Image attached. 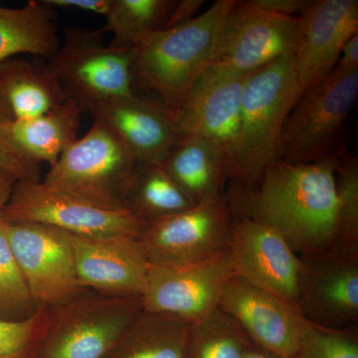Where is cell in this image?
Segmentation results:
<instances>
[{
	"label": "cell",
	"instance_id": "obj_1",
	"mask_svg": "<svg viewBox=\"0 0 358 358\" xmlns=\"http://www.w3.org/2000/svg\"><path fill=\"white\" fill-rule=\"evenodd\" d=\"M338 152L312 164L279 160L253 187L231 185L225 195L231 214L270 226L299 256L334 253Z\"/></svg>",
	"mask_w": 358,
	"mask_h": 358
},
{
	"label": "cell",
	"instance_id": "obj_2",
	"mask_svg": "<svg viewBox=\"0 0 358 358\" xmlns=\"http://www.w3.org/2000/svg\"><path fill=\"white\" fill-rule=\"evenodd\" d=\"M294 56L277 59L247 80L236 148L226 169L232 185L253 187L268 167L281 160L285 122L303 95Z\"/></svg>",
	"mask_w": 358,
	"mask_h": 358
},
{
	"label": "cell",
	"instance_id": "obj_3",
	"mask_svg": "<svg viewBox=\"0 0 358 358\" xmlns=\"http://www.w3.org/2000/svg\"><path fill=\"white\" fill-rule=\"evenodd\" d=\"M234 3L218 0L189 22L143 36L133 47L136 91L152 92L173 115L203 73L221 23Z\"/></svg>",
	"mask_w": 358,
	"mask_h": 358
},
{
	"label": "cell",
	"instance_id": "obj_4",
	"mask_svg": "<svg viewBox=\"0 0 358 358\" xmlns=\"http://www.w3.org/2000/svg\"><path fill=\"white\" fill-rule=\"evenodd\" d=\"M102 29L68 28L46 68L62 87L66 100L83 113L138 94L133 48L103 43Z\"/></svg>",
	"mask_w": 358,
	"mask_h": 358
},
{
	"label": "cell",
	"instance_id": "obj_5",
	"mask_svg": "<svg viewBox=\"0 0 358 358\" xmlns=\"http://www.w3.org/2000/svg\"><path fill=\"white\" fill-rule=\"evenodd\" d=\"M301 17H289L235 1L221 23L213 51L199 79L241 77L286 55L300 42Z\"/></svg>",
	"mask_w": 358,
	"mask_h": 358
},
{
	"label": "cell",
	"instance_id": "obj_6",
	"mask_svg": "<svg viewBox=\"0 0 358 358\" xmlns=\"http://www.w3.org/2000/svg\"><path fill=\"white\" fill-rule=\"evenodd\" d=\"M138 164L117 134L95 120L88 133L50 166L42 182L102 206L124 207Z\"/></svg>",
	"mask_w": 358,
	"mask_h": 358
},
{
	"label": "cell",
	"instance_id": "obj_7",
	"mask_svg": "<svg viewBox=\"0 0 358 358\" xmlns=\"http://www.w3.org/2000/svg\"><path fill=\"white\" fill-rule=\"evenodd\" d=\"M143 310L141 298L89 291L52 308L37 358H107Z\"/></svg>",
	"mask_w": 358,
	"mask_h": 358
},
{
	"label": "cell",
	"instance_id": "obj_8",
	"mask_svg": "<svg viewBox=\"0 0 358 358\" xmlns=\"http://www.w3.org/2000/svg\"><path fill=\"white\" fill-rule=\"evenodd\" d=\"M357 96L358 71H331L306 90L285 122L281 160L312 164L338 154V141Z\"/></svg>",
	"mask_w": 358,
	"mask_h": 358
},
{
	"label": "cell",
	"instance_id": "obj_9",
	"mask_svg": "<svg viewBox=\"0 0 358 358\" xmlns=\"http://www.w3.org/2000/svg\"><path fill=\"white\" fill-rule=\"evenodd\" d=\"M4 222H35L76 236L140 238L147 227L124 207L102 206L52 189L42 181H16L1 212Z\"/></svg>",
	"mask_w": 358,
	"mask_h": 358
},
{
	"label": "cell",
	"instance_id": "obj_10",
	"mask_svg": "<svg viewBox=\"0 0 358 358\" xmlns=\"http://www.w3.org/2000/svg\"><path fill=\"white\" fill-rule=\"evenodd\" d=\"M233 218L225 195L150 224L138 239L150 266L207 262L229 248Z\"/></svg>",
	"mask_w": 358,
	"mask_h": 358
},
{
	"label": "cell",
	"instance_id": "obj_11",
	"mask_svg": "<svg viewBox=\"0 0 358 358\" xmlns=\"http://www.w3.org/2000/svg\"><path fill=\"white\" fill-rule=\"evenodd\" d=\"M7 236L33 300L58 308L88 293L75 268L71 234L35 222H6Z\"/></svg>",
	"mask_w": 358,
	"mask_h": 358
},
{
	"label": "cell",
	"instance_id": "obj_12",
	"mask_svg": "<svg viewBox=\"0 0 358 358\" xmlns=\"http://www.w3.org/2000/svg\"><path fill=\"white\" fill-rule=\"evenodd\" d=\"M235 275L229 251L186 267L150 266L141 296L143 310L193 324L220 305L226 285Z\"/></svg>",
	"mask_w": 358,
	"mask_h": 358
},
{
	"label": "cell",
	"instance_id": "obj_13",
	"mask_svg": "<svg viewBox=\"0 0 358 358\" xmlns=\"http://www.w3.org/2000/svg\"><path fill=\"white\" fill-rule=\"evenodd\" d=\"M300 257L296 308L308 324L345 329L358 322V257Z\"/></svg>",
	"mask_w": 358,
	"mask_h": 358
},
{
	"label": "cell",
	"instance_id": "obj_14",
	"mask_svg": "<svg viewBox=\"0 0 358 358\" xmlns=\"http://www.w3.org/2000/svg\"><path fill=\"white\" fill-rule=\"evenodd\" d=\"M219 308L254 345L280 357H296L308 322L293 303L233 275Z\"/></svg>",
	"mask_w": 358,
	"mask_h": 358
},
{
	"label": "cell",
	"instance_id": "obj_15",
	"mask_svg": "<svg viewBox=\"0 0 358 358\" xmlns=\"http://www.w3.org/2000/svg\"><path fill=\"white\" fill-rule=\"evenodd\" d=\"M232 218L228 251L235 275L296 307L300 257L270 226L251 218Z\"/></svg>",
	"mask_w": 358,
	"mask_h": 358
},
{
	"label": "cell",
	"instance_id": "obj_16",
	"mask_svg": "<svg viewBox=\"0 0 358 358\" xmlns=\"http://www.w3.org/2000/svg\"><path fill=\"white\" fill-rule=\"evenodd\" d=\"M71 243L77 277L85 288L107 296L141 298L150 264L138 238L71 235Z\"/></svg>",
	"mask_w": 358,
	"mask_h": 358
},
{
	"label": "cell",
	"instance_id": "obj_17",
	"mask_svg": "<svg viewBox=\"0 0 358 358\" xmlns=\"http://www.w3.org/2000/svg\"><path fill=\"white\" fill-rule=\"evenodd\" d=\"M300 17L301 37L294 62L303 93L331 74L343 45L357 34L358 1H312Z\"/></svg>",
	"mask_w": 358,
	"mask_h": 358
},
{
	"label": "cell",
	"instance_id": "obj_18",
	"mask_svg": "<svg viewBox=\"0 0 358 358\" xmlns=\"http://www.w3.org/2000/svg\"><path fill=\"white\" fill-rule=\"evenodd\" d=\"M251 74L199 79L173 113L179 134L199 136L217 145L225 155L226 169L236 148L242 96Z\"/></svg>",
	"mask_w": 358,
	"mask_h": 358
},
{
	"label": "cell",
	"instance_id": "obj_19",
	"mask_svg": "<svg viewBox=\"0 0 358 358\" xmlns=\"http://www.w3.org/2000/svg\"><path fill=\"white\" fill-rule=\"evenodd\" d=\"M91 115L117 134L138 164L164 162L181 138L173 113L157 99L136 94L105 103Z\"/></svg>",
	"mask_w": 358,
	"mask_h": 358
},
{
	"label": "cell",
	"instance_id": "obj_20",
	"mask_svg": "<svg viewBox=\"0 0 358 358\" xmlns=\"http://www.w3.org/2000/svg\"><path fill=\"white\" fill-rule=\"evenodd\" d=\"M65 101L62 87L46 64L13 58L0 63V106L11 120L41 117Z\"/></svg>",
	"mask_w": 358,
	"mask_h": 358
},
{
	"label": "cell",
	"instance_id": "obj_21",
	"mask_svg": "<svg viewBox=\"0 0 358 358\" xmlns=\"http://www.w3.org/2000/svg\"><path fill=\"white\" fill-rule=\"evenodd\" d=\"M82 113L66 100L62 105L31 120H4L3 129L13 147L33 162L52 166L78 140Z\"/></svg>",
	"mask_w": 358,
	"mask_h": 358
},
{
	"label": "cell",
	"instance_id": "obj_22",
	"mask_svg": "<svg viewBox=\"0 0 358 358\" xmlns=\"http://www.w3.org/2000/svg\"><path fill=\"white\" fill-rule=\"evenodd\" d=\"M162 164L195 204L224 195V182L227 180L225 155L211 141L181 136Z\"/></svg>",
	"mask_w": 358,
	"mask_h": 358
},
{
	"label": "cell",
	"instance_id": "obj_23",
	"mask_svg": "<svg viewBox=\"0 0 358 358\" xmlns=\"http://www.w3.org/2000/svg\"><path fill=\"white\" fill-rule=\"evenodd\" d=\"M55 7L30 0L21 8L0 6V63L17 54L50 59L59 46Z\"/></svg>",
	"mask_w": 358,
	"mask_h": 358
},
{
	"label": "cell",
	"instance_id": "obj_24",
	"mask_svg": "<svg viewBox=\"0 0 358 358\" xmlns=\"http://www.w3.org/2000/svg\"><path fill=\"white\" fill-rule=\"evenodd\" d=\"M190 324L143 310L107 358H186Z\"/></svg>",
	"mask_w": 358,
	"mask_h": 358
},
{
	"label": "cell",
	"instance_id": "obj_25",
	"mask_svg": "<svg viewBox=\"0 0 358 358\" xmlns=\"http://www.w3.org/2000/svg\"><path fill=\"white\" fill-rule=\"evenodd\" d=\"M193 205L162 162L138 164L124 199V207L147 226Z\"/></svg>",
	"mask_w": 358,
	"mask_h": 358
},
{
	"label": "cell",
	"instance_id": "obj_26",
	"mask_svg": "<svg viewBox=\"0 0 358 358\" xmlns=\"http://www.w3.org/2000/svg\"><path fill=\"white\" fill-rule=\"evenodd\" d=\"M176 0H112L103 32H110V44L133 48L145 35L164 29Z\"/></svg>",
	"mask_w": 358,
	"mask_h": 358
},
{
	"label": "cell",
	"instance_id": "obj_27",
	"mask_svg": "<svg viewBox=\"0 0 358 358\" xmlns=\"http://www.w3.org/2000/svg\"><path fill=\"white\" fill-rule=\"evenodd\" d=\"M253 343L220 308L190 324L186 358H245Z\"/></svg>",
	"mask_w": 358,
	"mask_h": 358
},
{
	"label": "cell",
	"instance_id": "obj_28",
	"mask_svg": "<svg viewBox=\"0 0 358 358\" xmlns=\"http://www.w3.org/2000/svg\"><path fill=\"white\" fill-rule=\"evenodd\" d=\"M338 228L334 253L358 257V162L345 152H338L336 166Z\"/></svg>",
	"mask_w": 358,
	"mask_h": 358
},
{
	"label": "cell",
	"instance_id": "obj_29",
	"mask_svg": "<svg viewBox=\"0 0 358 358\" xmlns=\"http://www.w3.org/2000/svg\"><path fill=\"white\" fill-rule=\"evenodd\" d=\"M33 300L0 218V319L23 320L39 308Z\"/></svg>",
	"mask_w": 358,
	"mask_h": 358
},
{
	"label": "cell",
	"instance_id": "obj_30",
	"mask_svg": "<svg viewBox=\"0 0 358 358\" xmlns=\"http://www.w3.org/2000/svg\"><path fill=\"white\" fill-rule=\"evenodd\" d=\"M52 319V308L40 307L23 320L0 319V358H37Z\"/></svg>",
	"mask_w": 358,
	"mask_h": 358
},
{
	"label": "cell",
	"instance_id": "obj_31",
	"mask_svg": "<svg viewBox=\"0 0 358 358\" xmlns=\"http://www.w3.org/2000/svg\"><path fill=\"white\" fill-rule=\"evenodd\" d=\"M296 358H358L357 327L329 329L308 322Z\"/></svg>",
	"mask_w": 358,
	"mask_h": 358
},
{
	"label": "cell",
	"instance_id": "obj_32",
	"mask_svg": "<svg viewBox=\"0 0 358 358\" xmlns=\"http://www.w3.org/2000/svg\"><path fill=\"white\" fill-rule=\"evenodd\" d=\"M10 117L0 107V169L13 174L18 181H40V166L20 155L7 138L4 120Z\"/></svg>",
	"mask_w": 358,
	"mask_h": 358
},
{
	"label": "cell",
	"instance_id": "obj_33",
	"mask_svg": "<svg viewBox=\"0 0 358 358\" xmlns=\"http://www.w3.org/2000/svg\"><path fill=\"white\" fill-rule=\"evenodd\" d=\"M252 6L268 13L300 17L310 6V0H248Z\"/></svg>",
	"mask_w": 358,
	"mask_h": 358
},
{
	"label": "cell",
	"instance_id": "obj_34",
	"mask_svg": "<svg viewBox=\"0 0 358 358\" xmlns=\"http://www.w3.org/2000/svg\"><path fill=\"white\" fill-rule=\"evenodd\" d=\"M203 0H176L164 29L176 27L194 20L203 6Z\"/></svg>",
	"mask_w": 358,
	"mask_h": 358
},
{
	"label": "cell",
	"instance_id": "obj_35",
	"mask_svg": "<svg viewBox=\"0 0 358 358\" xmlns=\"http://www.w3.org/2000/svg\"><path fill=\"white\" fill-rule=\"evenodd\" d=\"M53 7L62 8H76L79 10L100 14L106 17L109 13L112 0H44Z\"/></svg>",
	"mask_w": 358,
	"mask_h": 358
},
{
	"label": "cell",
	"instance_id": "obj_36",
	"mask_svg": "<svg viewBox=\"0 0 358 358\" xmlns=\"http://www.w3.org/2000/svg\"><path fill=\"white\" fill-rule=\"evenodd\" d=\"M333 71L352 73L358 71V33L346 41Z\"/></svg>",
	"mask_w": 358,
	"mask_h": 358
},
{
	"label": "cell",
	"instance_id": "obj_37",
	"mask_svg": "<svg viewBox=\"0 0 358 358\" xmlns=\"http://www.w3.org/2000/svg\"><path fill=\"white\" fill-rule=\"evenodd\" d=\"M17 178L13 174L6 169H0V215L10 199Z\"/></svg>",
	"mask_w": 358,
	"mask_h": 358
},
{
	"label": "cell",
	"instance_id": "obj_38",
	"mask_svg": "<svg viewBox=\"0 0 358 358\" xmlns=\"http://www.w3.org/2000/svg\"><path fill=\"white\" fill-rule=\"evenodd\" d=\"M245 358H287L280 357V355H275V353L268 352L264 350L260 346L255 345H252L251 350H249L248 355ZM296 358V357H294Z\"/></svg>",
	"mask_w": 358,
	"mask_h": 358
}]
</instances>
